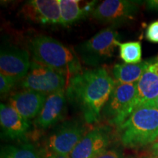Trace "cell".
Masks as SVG:
<instances>
[{
    "mask_svg": "<svg viewBox=\"0 0 158 158\" xmlns=\"http://www.w3.org/2000/svg\"><path fill=\"white\" fill-rule=\"evenodd\" d=\"M120 58L126 64H138L141 62V44L138 41L119 43Z\"/></svg>",
    "mask_w": 158,
    "mask_h": 158,
    "instance_id": "obj_19",
    "label": "cell"
},
{
    "mask_svg": "<svg viewBox=\"0 0 158 158\" xmlns=\"http://www.w3.org/2000/svg\"><path fill=\"white\" fill-rule=\"evenodd\" d=\"M68 79L54 69L33 60L30 68L21 81V87L46 94L66 89Z\"/></svg>",
    "mask_w": 158,
    "mask_h": 158,
    "instance_id": "obj_6",
    "label": "cell"
},
{
    "mask_svg": "<svg viewBox=\"0 0 158 158\" xmlns=\"http://www.w3.org/2000/svg\"><path fill=\"white\" fill-rule=\"evenodd\" d=\"M30 65L27 51L13 45L2 48L0 53L1 74L19 81L27 76Z\"/></svg>",
    "mask_w": 158,
    "mask_h": 158,
    "instance_id": "obj_9",
    "label": "cell"
},
{
    "mask_svg": "<svg viewBox=\"0 0 158 158\" xmlns=\"http://www.w3.org/2000/svg\"><path fill=\"white\" fill-rule=\"evenodd\" d=\"M40 155V158H70L69 156L49 151V150L46 149L42 150Z\"/></svg>",
    "mask_w": 158,
    "mask_h": 158,
    "instance_id": "obj_23",
    "label": "cell"
},
{
    "mask_svg": "<svg viewBox=\"0 0 158 158\" xmlns=\"http://www.w3.org/2000/svg\"><path fill=\"white\" fill-rule=\"evenodd\" d=\"M0 124L2 138L24 141L31 127L30 122L23 118L10 105H0Z\"/></svg>",
    "mask_w": 158,
    "mask_h": 158,
    "instance_id": "obj_12",
    "label": "cell"
},
{
    "mask_svg": "<svg viewBox=\"0 0 158 158\" xmlns=\"http://www.w3.org/2000/svg\"><path fill=\"white\" fill-rule=\"evenodd\" d=\"M157 61H158V57H157Z\"/></svg>",
    "mask_w": 158,
    "mask_h": 158,
    "instance_id": "obj_27",
    "label": "cell"
},
{
    "mask_svg": "<svg viewBox=\"0 0 158 158\" xmlns=\"http://www.w3.org/2000/svg\"><path fill=\"white\" fill-rule=\"evenodd\" d=\"M152 150L153 155L155 156V158H158V141L154 143L152 147Z\"/></svg>",
    "mask_w": 158,
    "mask_h": 158,
    "instance_id": "obj_25",
    "label": "cell"
},
{
    "mask_svg": "<svg viewBox=\"0 0 158 158\" xmlns=\"http://www.w3.org/2000/svg\"><path fill=\"white\" fill-rule=\"evenodd\" d=\"M26 19L43 25L61 24L59 0H31L21 9Z\"/></svg>",
    "mask_w": 158,
    "mask_h": 158,
    "instance_id": "obj_10",
    "label": "cell"
},
{
    "mask_svg": "<svg viewBox=\"0 0 158 158\" xmlns=\"http://www.w3.org/2000/svg\"><path fill=\"white\" fill-rule=\"evenodd\" d=\"M118 127L124 147L141 148L158 138V108L155 105L136 107Z\"/></svg>",
    "mask_w": 158,
    "mask_h": 158,
    "instance_id": "obj_3",
    "label": "cell"
},
{
    "mask_svg": "<svg viewBox=\"0 0 158 158\" xmlns=\"http://www.w3.org/2000/svg\"><path fill=\"white\" fill-rule=\"evenodd\" d=\"M155 106L156 107H157V108H158V97H157V100H156V101H155Z\"/></svg>",
    "mask_w": 158,
    "mask_h": 158,
    "instance_id": "obj_26",
    "label": "cell"
},
{
    "mask_svg": "<svg viewBox=\"0 0 158 158\" xmlns=\"http://www.w3.org/2000/svg\"><path fill=\"white\" fill-rule=\"evenodd\" d=\"M115 83L104 68L82 71L69 81L67 98L81 112L86 123L94 124L101 118Z\"/></svg>",
    "mask_w": 158,
    "mask_h": 158,
    "instance_id": "obj_1",
    "label": "cell"
},
{
    "mask_svg": "<svg viewBox=\"0 0 158 158\" xmlns=\"http://www.w3.org/2000/svg\"><path fill=\"white\" fill-rule=\"evenodd\" d=\"M48 94L25 89L10 97L9 105L25 119L30 121L37 117L44 106Z\"/></svg>",
    "mask_w": 158,
    "mask_h": 158,
    "instance_id": "obj_14",
    "label": "cell"
},
{
    "mask_svg": "<svg viewBox=\"0 0 158 158\" xmlns=\"http://www.w3.org/2000/svg\"><path fill=\"white\" fill-rule=\"evenodd\" d=\"M65 89L48 94L40 113L35 120V126L41 130H46L62 119L66 110Z\"/></svg>",
    "mask_w": 158,
    "mask_h": 158,
    "instance_id": "obj_13",
    "label": "cell"
},
{
    "mask_svg": "<svg viewBox=\"0 0 158 158\" xmlns=\"http://www.w3.org/2000/svg\"><path fill=\"white\" fill-rule=\"evenodd\" d=\"M146 5L149 10L158 11V0H149L146 2Z\"/></svg>",
    "mask_w": 158,
    "mask_h": 158,
    "instance_id": "obj_24",
    "label": "cell"
},
{
    "mask_svg": "<svg viewBox=\"0 0 158 158\" xmlns=\"http://www.w3.org/2000/svg\"><path fill=\"white\" fill-rule=\"evenodd\" d=\"M78 0H59L61 13V24L70 26L92 14L94 8V2L87 3L84 7Z\"/></svg>",
    "mask_w": 158,
    "mask_h": 158,
    "instance_id": "obj_16",
    "label": "cell"
},
{
    "mask_svg": "<svg viewBox=\"0 0 158 158\" xmlns=\"http://www.w3.org/2000/svg\"><path fill=\"white\" fill-rule=\"evenodd\" d=\"M119 43L118 32L111 26L77 45L75 52L84 64L98 67L113 56Z\"/></svg>",
    "mask_w": 158,
    "mask_h": 158,
    "instance_id": "obj_4",
    "label": "cell"
},
{
    "mask_svg": "<svg viewBox=\"0 0 158 158\" xmlns=\"http://www.w3.org/2000/svg\"><path fill=\"white\" fill-rule=\"evenodd\" d=\"M1 158H40L34 146L29 143L2 147Z\"/></svg>",
    "mask_w": 158,
    "mask_h": 158,
    "instance_id": "obj_18",
    "label": "cell"
},
{
    "mask_svg": "<svg viewBox=\"0 0 158 158\" xmlns=\"http://www.w3.org/2000/svg\"><path fill=\"white\" fill-rule=\"evenodd\" d=\"M16 82L14 79L0 74V92L2 95L9 93Z\"/></svg>",
    "mask_w": 158,
    "mask_h": 158,
    "instance_id": "obj_20",
    "label": "cell"
},
{
    "mask_svg": "<svg viewBox=\"0 0 158 158\" xmlns=\"http://www.w3.org/2000/svg\"><path fill=\"white\" fill-rule=\"evenodd\" d=\"M94 158H122V157L116 150L107 149Z\"/></svg>",
    "mask_w": 158,
    "mask_h": 158,
    "instance_id": "obj_22",
    "label": "cell"
},
{
    "mask_svg": "<svg viewBox=\"0 0 158 158\" xmlns=\"http://www.w3.org/2000/svg\"><path fill=\"white\" fill-rule=\"evenodd\" d=\"M138 2L127 0H106L94 7L92 16L102 23L114 26L132 21L137 14Z\"/></svg>",
    "mask_w": 158,
    "mask_h": 158,
    "instance_id": "obj_8",
    "label": "cell"
},
{
    "mask_svg": "<svg viewBox=\"0 0 158 158\" xmlns=\"http://www.w3.org/2000/svg\"><path fill=\"white\" fill-rule=\"evenodd\" d=\"M136 84L116 81L109 99L102 108L101 117L117 127L123 124L136 107Z\"/></svg>",
    "mask_w": 158,
    "mask_h": 158,
    "instance_id": "obj_5",
    "label": "cell"
},
{
    "mask_svg": "<svg viewBox=\"0 0 158 158\" xmlns=\"http://www.w3.org/2000/svg\"><path fill=\"white\" fill-rule=\"evenodd\" d=\"M146 37L149 42L158 43V21L151 23L146 31Z\"/></svg>",
    "mask_w": 158,
    "mask_h": 158,
    "instance_id": "obj_21",
    "label": "cell"
},
{
    "mask_svg": "<svg viewBox=\"0 0 158 158\" xmlns=\"http://www.w3.org/2000/svg\"><path fill=\"white\" fill-rule=\"evenodd\" d=\"M156 61V58L141 61L138 64H116L112 73L115 81L122 84L137 83L146 70Z\"/></svg>",
    "mask_w": 158,
    "mask_h": 158,
    "instance_id": "obj_17",
    "label": "cell"
},
{
    "mask_svg": "<svg viewBox=\"0 0 158 158\" xmlns=\"http://www.w3.org/2000/svg\"><path fill=\"white\" fill-rule=\"evenodd\" d=\"M86 133V127L79 120H68L59 124L47 138L45 149L69 156Z\"/></svg>",
    "mask_w": 158,
    "mask_h": 158,
    "instance_id": "obj_7",
    "label": "cell"
},
{
    "mask_svg": "<svg viewBox=\"0 0 158 158\" xmlns=\"http://www.w3.org/2000/svg\"><path fill=\"white\" fill-rule=\"evenodd\" d=\"M136 107L155 105L158 97V61L152 63L136 84ZM135 107V108H136Z\"/></svg>",
    "mask_w": 158,
    "mask_h": 158,
    "instance_id": "obj_15",
    "label": "cell"
},
{
    "mask_svg": "<svg viewBox=\"0 0 158 158\" xmlns=\"http://www.w3.org/2000/svg\"><path fill=\"white\" fill-rule=\"evenodd\" d=\"M29 48L34 61L64 75L68 84L73 77L83 71L80 59L75 51L53 37H35L29 42Z\"/></svg>",
    "mask_w": 158,
    "mask_h": 158,
    "instance_id": "obj_2",
    "label": "cell"
},
{
    "mask_svg": "<svg viewBox=\"0 0 158 158\" xmlns=\"http://www.w3.org/2000/svg\"><path fill=\"white\" fill-rule=\"evenodd\" d=\"M110 143L109 130L106 127H96L85 135L69 157L94 158L107 150Z\"/></svg>",
    "mask_w": 158,
    "mask_h": 158,
    "instance_id": "obj_11",
    "label": "cell"
}]
</instances>
